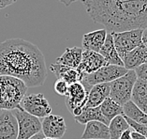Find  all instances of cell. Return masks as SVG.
Here are the masks:
<instances>
[{
    "label": "cell",
    "instance_id": "obj_1",
    "mask_svg": "<svg viewBox=\"0 0 147 139\" xmlns=\"http://www.w3.org/2000/svg\"><path fill=\"white\" fill-rule=\"evenodd\" d=\"M47 66L37 45L23 39L0 42V76H11L23 81L27 87H37L47 78Z\"/></svg>",
    "mask_w": 147,
    "mask_h": 139
},
{
    "label": "cell",
    "instance_id": "obj_2",
    "mask_svg": "<svg viewBox=\"0 0 147 139\" xmlns=\"http://www.w3.org/2000/svg\"><path fill=\"white\" fill-rule=\"evenodd\" d=\"M111 33L145 29L147 27V0H130L104 9L91 16Z\"/></svg>",
    "mask_w": 147,
    "mask_h": 139
},
{
    "label": "cell",
    "instance_id": "obj_3",
    "mask_svg": "<svg viewBox=\"0 0 147 139\" xmlns=\"http://www.w3.org/2000/svg\"><path fill=\"white\" fill-rule=\"evenodd\" d=\"M27 87L23 81L15 77L0 76V110H12L20 106L26 95Z\"/></svg>",
    "mask_w": 147,
    "mask_h": 139
},
{
    "label": "cell",
    "instance_id": "obj_4",
    "mask_svg": "<svg viewBox=\"0 0 147 139\" xmlns=\"http://www.w3.org/2000/svg\"><path fill=\"white\" fill-rule=\"evenodd\" d=\"M127 73V70L125 67L115 65H106L100 68L96 72L90 74H82L81 78V83L89 93V91L96 85L111 83L118 79L121 76L125 75Z\"/></svg>",
    "mask_w": 147,
    "mask_h": 139
},
{
    "label": "cell",
    "instance_id": "obj_5",
    "mask_svg": "<svg viewBox=\"0 0 147 139\" xmlns=\"http://www.w3.org/2000/svg\"><path fill=\"white\" fill-rule=\"evenodd\" d=\"M137 81L135 71H127L125 75L110 83L109 97L121 106L131 100V93L133 87Z\"/></svg>",
    "mask_w": 147,
    "mask_h": 139
},
{
    "label": "cell",
    "instance_id": "obj_6",
    "mask_svg": "<svg viewBox=\"0 0 147 139\" xmlns=\"http://www.w3.org/2000/svg\"><path fill=\"white\" fill-rule=\"evenodd\" d=\"M12 113L18 122L17 139H30L41 133V121L38 117L26 113L20 106L12 110Z\"/></svg>",
    "mask_w": 147,
    "mask_h": 139
},
{
    "label": "cell",
    "instance_id": "obj_7",
    "mask_svg": "<svg viewBox=\"0 0 147 139\" xmlns=\"http://www.w3.org/2000/svg\"><path fill=\"white\" fill-rule=\"evenodd\" d=\"M142 29H134L112 33L116 52L122 60L124 59L127 53L142 44Z\"/></svg>",
    "mask_w": 147,
    "mask_h": 139
},
{
    "label": "cell",
    "instance_id": "obj_8",
    "mask_svg": "<svg viewBox=\"0 0 147 139\" xmlns=\"http://www.w3.org/2000/svg\"><path fill=\"white\" fill-rule=\"evenodd\" d=\"M20 107L36 117H45L52 113V107L48 100L41 93L28 94L23 98Z\"/></svg>",
    "mask_w": 147,
    "mask_h": 139
},
{
    "label": "cell",
    "instance_id": "obj_9",
    "mask_svg": "<svg viewBox=\"0 0 147 139\" xmlns=\"http://www.w3.org/2000/svg\"><path fill=\"white\" fill-rule=\"evenodd\" d=\"M88 99V92L81 82L69 85V93L66 98L67 110L75 117L80 116Z\"/></svg>",
    "mask_w": 147,
    "mask_h": 139
},
{
    "label": "cell",
    "instance_id": "obj_10",
    "mask_svg": "<svg viewBox=\"0 0 147 139\" xmlns=\"http://www.w3.org/2000/svg\"><path fill=\"white\" fill-rule=\"evenodd\" d=\"M67 132V125L63 117L58 115H49L41 121V133L45 137L60 139Z\"/></svg>",
    "mask_w": 147,
    "mask_h": 139
},
{
    "label": "cell",
    "instance_id": "obj_11",
    "mask_svg": "<svg viewBox=\"0 0 147 139\" xmlns=\"http://www.w3.org/2000/svg\"><path fill=\"white\" fill-rule=\"evenodd\" d=\"M108 65L105 59L99 53L84 50L81 64L77 68V72L80 74H90L96 72L100 68Z\"/></svg>",
    "mask_w": 147,
    "mask_h": 139
},
{
    "label": "cell",
    "instance_id": "obj_12",
    "mask_svg": "<svg viewBox=\"0 0 147 139\" xmlns=\"http://www.w3.org/2000/svg\"><path fill=\"white\" fill-rule=\"evenodd\" d=\"M18 122L12 111L0 112V139H17Z\"/></svg>",
    "mask_w": 147,
    "mask_h": 139
},
{
    "label": "cell",
    "instance_id": "obj_13",
    "mask_svg": "<svg viewBox=\"0 0 147 139\" xmlns=\"http://www.w3.org/2000/svg\"><path fill=\"white\" fill-rule=\"evenodd\" d=\"M107 34H108V31L105 28L94 30L92 32H89V33H85L82 36V50L98 53L99 50L103 46L104 42H105Z\"/></svg>",
    "mask_w": 147,
    "mask_h": 139
},
{
    "label": "cell",
    "instance_id": "obj_14",
    "mask_svg": "<svg viewBox=\"0 0 147 139\" xmlns=\"http://www.w3.org/2000/svg\"><path fill=\"white\" fill-rule=\"evenodd\" d=\"M99 54L103 56L106 63L108 65H115V66H122L124 67L123 60L118 56L115 46H114L113 34L111 32H108L106 37L105 42H104L101 49L99 50Z\"/></svg>",
    "mask_w": 147,
    "mask_h": 139
},
{
    "label": "cell",
    "instance_id": "obj_15",
    "mask_svg": "<svg viewBox=\"0 0 147 139\" xmlns=\"http://www.w3.org/2000/svg\"><path fill=\"white\" fill-rule=\"evenodd\" d=\"M146 59H147V47L142 44L139 47L130 51L129 53H127V56L123 59L124 67L127 71H134L138 67L142 65L143 63H145Z\"/></svg>",
    "mask_w": 147,
    "mask_h": 139
},
{
    "label": "cell",
    "instance_id": "obj_16",
    "mask_svg": "<svg viewBox=\"0 0 147 139\" xmlns=\"http://www.w3.org/2000/svg\"><path fill=\"white\" fill-rule=\"evenodd\" d=\"M110 96V83L99 84L92 87L88 93L87 102L84 107H99Z\"/></svg>",
    "mask_w": 147,
    "mask_h": 139
},
{
    "label": "cell",
    "instance_id": "obj_17",
    "mask_svg": "<svg viewBox=\"0 0 147 139\" xmlns=\"http://www.w3.org/2000/svg\"><path fill=\"white\" fill-rule=\"evenodd\" d=\"M82 139H110L109 127L100 121H90L85 124Z\"/></svg>",
    "mask_w": 147,
    "mask_h": 139
},
{
    "label": "cell",
    "instance_id": "obj_18",
    "mask_svg": "<svg viewBox=\"0 0 147 139\" xmlns=\"http://www.w3.org/2000/svg\"><path fill=\"white\" fill-rule=\"evenodd\" d=\"M130 101L142 112L147 114V81L137 78L132 90Z\"/></svg>",
    "mask_w": 147,
    "mask_h": 139
},
{
    "label": "cell",
    "instance_id": "obj_19",
    "mask_svg": "<svg viewBox=\"0 0 147 139\" xmlns=\"http://www.w3.org/2000/svg\"><path fill=\"white\" fill-rule=\"evenodd\" d=\"M127 1H130V0H81V2L85 8V10L90 17L104 9Z\"/></svg>",
    "mask_w": 147,
    "mask_h": 139
},
{
    "label": "cell",
    "instance_id": "obj_20",
    "mask_svg": "<svg viewBox=\"0 0 147 139\" xmlns=\"http://www.w3.org/2000/svg\"><path fill=\"white\" fill-rule=\"evenodd\" d=\"M82 52H84L82 48L77 46L72 48H66L62 56L56 59V63L77 70L82 61Z\"/></svg>",
    "mask_w": 147,
    "mask_h": 139
},
{
    "label": "cell",
    "instance_id": "obj_21",
    "mask_svg": "<svg viewBox=\"0 0 147 139\" xmlns=\"http://www.w3.org/2000/svg\"><path fill=\"white\" fill-rule=\"evenodd\" d=\"M74 119L76 122L80 124H86L90 121H100L109 126L110 122L103 117L99 110V107H84L82 112L80 116L75 117Z\"/></svg>",
    "mask_w": 147,
    "mask_h": 139
},
{
    "label": "cell",
    "instance_id": "obj_22",
    "mask_svg": "<svg viewBox=\"0 0 147 139\" xmlns=\"http://www.w3.org/2000/svg\"><path fill=\"white\" fill-rule=\"evenodd\" d=\"M99 110L108 122H110V121L113 119H114L116 116L124 115L123 106H121L115 102H113L110 97L107 98L105 101L99 105Z\"/></svg>",
    "mask_w": 147,
    "mask_h": 139
},
{
    "label": "cell",
    "instance_id": "obj_23",
    "mask_svg": "<svg viewBox=\"0 0 147 139\" xmlns=\"http://www.w3.org/2000/svg\"><path fill=\"white\" fill-rule=\"evenodd\" d=\"M110 139H120L122 134L127 130L130 129L127 121L125 120V115L116 116L110 121L109 124Z\"/></svg>",
    "mask_w": 147,
    "mask_h": 139
},
{
    "label": "cell",
    "instance_id": "obj_24",
    "mask_svg": "<svg viewBox=\"0 0 147 139\" xmlns=\"http://www.w3.org/2000/svg\"><path fill=\"white\" fill-rule=\"evenodd\" d=\"M123 111L124 115L129 119L147 127V114L138 108L131 101L123 106Z\"/></svg>",
    "mask_w": 147,
    "mask_h": 139
},
{
    "label": "cell",
    "instance_id": "obj_25",
    "mask_svg": "<svg viewBox=\"0 0 147 139\" xmlns=\"http://www.w3.org/2000/svg\"><path fill=\"white\" fill-rule=\"evenodd\" d=\"M82 78V74H80L77 70L71 69V68H67V71L61 75L60 79H62L66 82L67 85H72L77 82H80Z\"/></svg>",
    "mask_w": 147,
    "mask_h": 139
},
{
    "label": "cell",
    "instance_id": "obj_26",
    "mask_svg": "<svg viewBox=\"0 0 147 139\" xmlns=\"http://www.w3.org/2000/svg\"><path fill=\"white\" fill-rule=\"evenodd\" d=\"M69 85L64 80L58 79L55 83V91L60 96H66L67 97V93H69Z\"/></svg>",
    "mask_w": 147,
    "mask_h": 139
},
{
    "label": "cell",
    "instance_id": "obj_27",
    "mask_svg": "<svg viewBox=\"0 0 147 139\" xmlns=\"http://www.w3.org/2000/svg\"><path fill=\"white\" fill-rule=\"evenodd\" d=\"M125 120L127 121L128 125H129L130 128H132V129H133L135 132H137L138 134L143 135V136L146 137V139H147V127L146 126L142 125V124H139L137 122H135V121L129 119L128 117H127L125 116Z\"/></svg>",
    "mask_w": 147,
    "mask_h": 139
},
{
    "label": "cell",
    "instance_id": "obj_28",
    "mask_svg": "<svg viewBox=\"0 0 147 139\" xmlns=\"http://www.w3.org/2000/svg\"><path fill=\"white\" fill-rule=\"evenodd\" d=\"M134 71H135V73H136V75H137L138 79L147 81V62L143 63L142 65L138 67L137 69Z\"/></svg>",
    "mask_w": 147,
    "mask_h": 139
},
{
    "label": "cell",
    "instance_id": "obj_29",
    "mask_svg": "<svg viewBox=\"0 0 147 139\" xmlns=\"http://www.w3.org/2000/svg\"><path fill=\"white\" fill-rule=\"evenodd\" d=\"M16 2V0H0V9H5L7 7L14 4Z\"/></svg>",
    "mask_w": 147,
    "mask_h": 139
},
{
    "label": "cell",
    "instance_id": "obj_30",
    "mask_svg": "<svg viewBox=\"0 0 147 139\" xmlns=\"http://www.w3.org/2000/svg\"><path fill=\"white\" fill-rule=\"evenodd\" d=\"M131 132L132 131L130 129H128L125 132H124V133L122 134L120 139H132V137H131Z\"/></svg>",
    "mask_w": 147,
    "mask_h": 139
},
{
    "label": "cell",
    "instance_id": "obj_31",
    "mask_svg": "<svg viewBox=\"0 0 147 139\" xmlns=\"http://www.w3.org/2000/svg\"><path fill=\"white\" fill-rule=\"evenodd\" d=\"M131 137H132V139H146V137H144L142 134H138L137 132H135V131L131 132Z\"/></svg>",
    "mask_w": 147,
    "mask_h": 139
},
{
    "label": "cell",
    "instance_id": "obj_32",
    "mask_svg": "<svg viewBox=\"0 0 147 139\" xmlns=\"http://www.w3.org/2000/svg\"><path fill=\"white\" fill-rule=\"evenodd\" d=\"M142 41V44L147 47V27L145 28V29H143Z\"/></svg>",
    "mask_w": 147,
    "mask_h": 139
},
{
    "label": "cell",
    "instance_id": "obj_33",
    "mask_svg": "<svg viewBox=\"0 0 147 139\" xmlns=\"http://www.w3.org/2000/svg\"><path fill=\"white\" fill-rule=\"evenodd\" d=\"M59 2H61L62 4H64L65 6L69 7V5H71L72 3H74L75 1H78V0H58Z\"/></svg>",
    "mask_w": 147,
    "mask_h": 139
},
{
    "label": "cell",
    "instance_id": "obj_34",
    "mask_svg": "<svg viewBox=\"0 0 147 139\" xmlns=\"http://www.w3.org/2000/svg\"><path fill=\"white\" fill-rule=\"evenodd\" d=\"M45 136L43 135V134L42 133H39V134H36V135H34L33 137H31L30 139H42V138H44Z\"/></svg>",
    "mask_w": 147,
    "mask_h": 139
},
{
    "label": "cell",
    "instance_id": "obj_35",
    "mask_svg": "<svg viewBox=\"0 0 147 139\" xmlns=\"http://www.w3.org/2000/svg\"><path fill=\"white\" fill-rule=\"evenodd\" d=\"M42 139H53V138H48V137H44V138H42Z\"/></svg>",
    "mask_w": 147,
    "mask_h": 139
},
{
    "label": "cell",
    "instance_id": "obj_36",
    "mask_svg": "<svg viewBox=\"0 0 147 139\" xmlns=\"http://www.w3.org/2000/svg\"><path fill=\"white\" fill-rule=\"evenodd\" d=\"M146 62H147V59H146Z\"/></svg>",
    "mask_w": 147,
    "mask_h": 139
},
{
    "label": "cell",
    "instance_id": "obj_37",
    "mask_svg": "<svg viewBox=\"0 0 147 139\" xmlns=\"http://www.w3.org/2000/svg\"><path fill=\"white\" fill-rule=\"evenodd\" d=\"M0 112H1V110H0Z\"/></svg>",
    "mask_w": 147,
    "mask_h": 139
}]
</instances>
